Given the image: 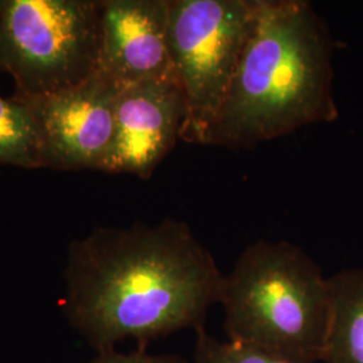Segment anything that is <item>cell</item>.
<instances>
[{"mask_svg": "<svg viewBox=\"0 0 363 363\" xmlns=\"http://www.w3.org/2000/svg\"><path fill=\"white\" fill-rule=\"evenodd\" d=\"M330 318L320 363H363V267L328 276Z\"/></svg>", "mask_w": 363, "mask_h": 363, "instance_id": "9c48e42d", "label": "cell"}, {"mask_svg": "<svg viewBox=\"0 0 363 363\" xmlns=\"http://www.w3.org/2000/svg\"><path fill=\"white\" fill-rule=\"evenodd\" d=\"M184 100L177 81L120 86L113 139L101 171L148 179L181 139Z\"/></svg>", "mask_w": 363, "mask_h": 363, "instance_id": "52a82bcc", "label": "cell"}, {"mask_svg": "<svg viewBox=\"0 0 363 363\" xmlns=\"http://www.w3.org/2000/svg\"><path fill=\"white\" fill-rule=\"evenodd\" d=\"M257 0H169V46L184 100L181 140L203 143L233 82Z\"/></svg>", "mask_w": 363, "mask_h": 363, "instance_id": "5b68a950", "label": "cell"}, {"mask_svg": "<svg viewBox=\"0 0 363 363\" xmlns=\"http://www.w3.org/2000/svg\"><path fill=\"white\" fill-rule=\"evenodd\" d=\"M117 91L116 84L96 70L62 91L15 93L35 120L45 167L101 171L113 139Z\"/></svg>", "mask_w": 363, "mask_h": 363, "instance_id": "8992f818", "label": "cell"}, {"mask_svg": "<svg viewBox=\"0 0 363 363\" xmlns=\"http://www.w3.org/2000/svg\"><path fill=\"white\" fill-rule=\"evenodd\" d=\"M333 49L310 1L257 0L233 82L202 145L252 148L337 120Z\"/></svg>", "mask_w": 363, "mask_h": 363, "instance_id": "7a4b0ae2", "label": "cell"}, {"mask_svg": "<svg viewBox=\"0 0 363 363\" xmlns=\"http://www.w3.org/2000/svg\"><path fill=\"white\" fill-rule=\"evenodd\" d=\"M4 7H6V0H0V21H1V16H3Z\"/></svg>", "mask_w": 363, "mask_h": 363, "instance_id": "4fadbf2b", "label": "cell"}, {"mask_svg": "<svg viewBox=\"0 0 363 363\" xmlns=\"http://www.w3.org/2000/svg\"><path fill=\"white\" fill-rule=\"evenodd\" d=\"M0 164L45 167L38 128L26 104L0 96Z\"/></svg>", "mask_w": 363, "mask_h": 363, "instance_id": "30bf717a", "label": "cell"}, {"mask_svg": "<svg viewBox=\"0 0 363 363\" xmlns=\"http://www.w3.org/2000/svg\"><path fill=\"white\" fill-rule=\"evenodd\" d=\"M223 273L184 220L99 226L70 242L61 308L96 352L205 328Z\"/></svg>", "mask_w": 363, "mask_h": 363, "instance_id": "6da1fadb", "label": "cell"}, {"mask_svg": "<svg viewBox=\"0 0 363 363\" xmlns=\"http://www.w3.org/2000/svg\"><path fill=\"white\" fill-rule=\"evenodd\" d=\"M169 0H103L97 72L117 86L177 81L169 46Z\"/></svg>", "mask_w": 363, "mask_h": 363, "instance_id": "ba28073f", "label": "cell"}, {"mask_svg": "<svg viewBox=\"0 0 363 363\" xmlns=\"http://www.w3.org/2000/svg\"><path fill=\"white\" fill-rule=\"evenodd\" d=\"M196 333L194 363H291L259 347L211 337L205 328Z\"/></svg>", "mask_w": 363, "mask_h": 363, "instance_id": "8fae6325", "label": "cell"}, {"mask_svg": "<svg viewBox=\"0 0 363 363\" xmlns=\"http://www.w3.org/2000/svg\"><path fill=\"white\" fill-rule=\"evenodd\" d=\"M101 6L94 0H6L0 21V72L16 93L76 86L97 70Z\"/></svg>", "mask_w": 363, "mask_h": 363, "instance_id": "277c9868", "label": "cell"}, {"mask_svg": "<svg viewBox=\"0 0 363 363\" xmlns=\"http://www.w3.org/2000/svg\"><path fill=\"white\" fill-rule=\"evenodd\" d=\"M86 363H190L182 358L179 355L172 354H163V355H155L147 352L145 349H139L133 352H120L113 350L96 352V357L91 358L89 362Z\"/></svg>", "mask_w": 363, "mask_h": 363, "instance_id": "7c38bea8", "label": "cell"}, {"mask_svg": "<svg viewBox=\"0 0 363 363\" xmlns=\"http://www.w3.org/2000/svg\"><path fill=\"white\" fill-rule=\"evenodd\" d=\"M229 340L291 363L322 361L330 318L328 277L298 245L259 240L223 274L220 303Z\"/></svg>", "mask_w": 363, "mask_h": 363, "instance_id": "3957f363", "label": "cell"}]
</instances>
